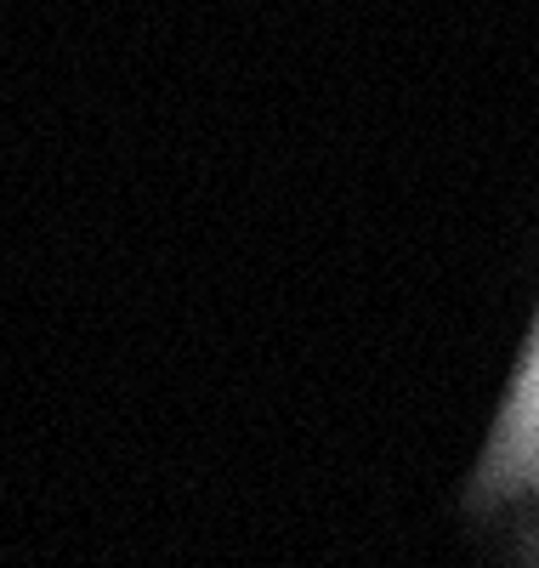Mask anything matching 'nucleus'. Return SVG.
Instances as JSON below:
<instances>
[{
    "instance_id": "obj_2",
    "label": "nucleus",
    "mask_w": 539,
    "mask_h": 568,
    "mask_svg": "<svg viewBox=\"0 0 539 568\" xmlns=\"http://www.w3.org/2000/svg\"><path fill=\"white\" fill-rule=\"evenodd\" d=\"M528 568H539V524L528 529Z\"/></svg>"
},
{
    "instance_id": "obj_1",
    "label": "nucleus",
    "mask_w": 539,
    "mask_h": 568,
    "mask_svg": "<svg viewBox=\"0 0 539 568\" xmlns=\"http://www.w3.org/2000/svg\"><path fill=\"white\" fill-rule=\"evenodd\" d=\"M466 506L471 511L539 506V307L528 318L511 382L500 393V409L488 420V438L466 478Z\"/></svg>"
}]
</instances>
